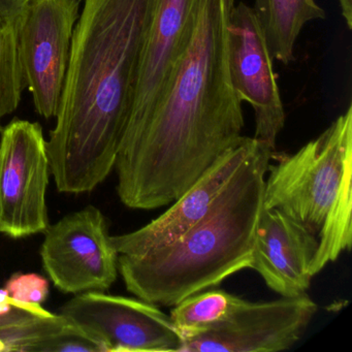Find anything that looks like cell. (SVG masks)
<instances>
[{"instance_id":"cell-1","label":"cell","mask_w":352,"mask_h":352,"mask_svg":"<svg viewBox=\"0 0 352 352\" xmlns=\"http://www.w3.org/2000/svg\"><path fill=\"white\" fill-rule=\"evenodd\" d=\"M236 0H199L192 34L164 92L123 137L117 192L131 209L170 205L242 143V100L230 80L228 24Z\"/></svg>"},{"instance_id":"cell-2","label":"cell","mask_w":352,"mask_h":352,"mask_svg":"<svg viewBox=\"0 0 352 352\" xmlns=\"http://www.w3.org/2000/svg\"><path fill=\"white\" fill-rule=\"evenodd\" d=\"M155 1H84L56 124L47 141L60 192H90L114 170Z\"/></svg>"},{"instance_id":"cell-3","label":"cell","mask_w":352,"mask_h":352,"mask_svg":"<svg viewBox=\"0 0 352 352\" xmlns=\"http://www.w3.org/2000/svg\"><path fill=\"white\" fill-rule=\"evenodd\" d=\"M273 154L258 143L207 215L174 242L143 254H119L126 289L156 306H175L250 267Z\"/></svg>"},{"instance_id":"cell-4","label":"cell","mask_w":352,"mask_h":352,"mask_svg":"<svg viewBox=\"0 0 352 352\" xmlns=\"http://www.w3.org/2000/svg\"><path fill=\"white\" fill-rule=\"evenodd\" d=\"M263 208L277 209L318 240L313 275L352 246V107L316 139L267 166Z\"/></svg>"},{"instance_id":"cell-5","label":"cell","mask_w":352,"mask_h":352,"mask_svg":"<svg viewBox=\"0 0 352 352\" xmlns=\"http://www.w3.org/2000/svg\"><path fill=\"white\" fill-rule=\"evenodd\" d=\"M51 168L38 123L15 119L0 140V232L12 239L42 234L50 226L46 195Z\"/></svg>"},{"instance_id":"cell-6","label":"cell","mask_w":352,"mask_h":352,"mask_svg":"<svg viewBox=\"0 0 352 352\" xmlns=\"http://www.w3.org/2000/svg\"><path fill=\"white\" fill-rule=\"evenodd\" d=\"M41 247L43 267L65 294L106 292L118 276V253L98 208L87 206L50 224Z\"/></svg>"},{"instance_id":"cell-7","label":"cell","mask_w":352,"mask_h":352,"mask_svg":"<svg viewBox=\"0 0 352 352\" xmlns=\"http://www.w3.org/2000/svg\"><path fill=\"white\" fill-rule=\"evenodd\" d=\"M59 314L94 340L102 352L180 351L182 340L170 317L141 298L83 292Z\"/></svg>"},{"instance_id":"cell-8","label":"cell","mask_w":352,"mask_h":352,"mask_svg":"<svg viewBox=\"0 0 352 352\" xmlns=\"http://www.w3.org/2000/svg\"><path fill=\"white\" fill-rule=\"evenodd\" d=\"M81 0H30L19 32L23 80L36 112H58Z\"/></svg>"},{"instance_id":"cell-9","label":"cell","mask_w":352,"mask_h":352,"mask_svg":"<svg viewBox=\"0 0 352 352\" xmlns=\"http://www.w3.org/2000/svg\"><path fill=\"white\" fill-rule=\"evenodd\" d=\"M316 312L307 294L269 302L240 298L224 320L183 341L179 352L283 351L302 339Z\"/></svg>"},{"instance_id":"cell-10","label":"cell","mask_w":352,"mask_h":352,"mask_svg":"<svg viewBox=\"0 0 352 352\" xmlns=\"http://www.w3.org/2000/svg\"><path fill=\"white\" fill-rule=\"evenodd\" d=\"M273 60L254 9L242 1L234 5L228 24L230 80L240 100L254 110L253 138L275 151L285 112Z\"/></svg>"},{"instance_id":"cell-11","label":"cell","mask_w":352,"mask_h":352,"mask_svg":"<svg viewBox=\"0 0 352 352\" xmlns=\"http://www.w3.org/2000/svg\"><path fill=\"white\" fill-rule=\"evenodd\" d=\"M199 3V0H156L142 49L124 135L142 124L160 100L192 34Z\"/></svg>"},{"instance_id":"cell-12","label":"cell","mask_w":352,"mask_h":352,"mask_svg":"<svg viewBox=\"0 0 352 352\" xmlns=\"http://www.w3.org/2000/svg\"><path fill=\"white\" fill-rule=\"evenodd\" d=\"M257 145L258 142L254 138L245 137L240 145L218 158L160 217L139 230L111 236L118 255L143 254L183 236L207 215L234 173Z\"/></svg>"},{"instance_id":"cell-13","label":"cell","mask_w":352,"mask_h":352,"mask_svg":"<svg viewBox=\"0 0 352 352\" xmlns=\"http://www.w3.org/2000/svg\"><path fill=\"white\" fill-rule=\"evenodd\" d=\"M318 240L305 226L277 209L261 210L250 267L281 296L306 294L310 287Z\"/></svg>"},{"instance_id":"cell-14","label":"cell","mask_w":352,"mask_h":352,"mask_svg":"<svg viewBox=\"0 0 352 352\" xmlns=\"http://www.w3.org/2000/svg\"><path fill=\"white\" fill-rule=\"evenodd\" d=\"M253 9L272 57L284 65L294 60V46L304 26L325 19V12L315 0H255Z\"/></svg>"},{"instance_id":"cell-15","label":"cell","mask_w":352,"mask_h":352,"mask_svg":"<svg viewBox=\"0 0 352 352\" xmlns=\"http://www.w3.org/2000/svg\"><path fill=\"white\" fill-rule=\"evenodd\" d=\"M30 0H0V118L17 110L23 89L19 32Z\"/></svg>"},{"instance_id":"cell-16","label":"cell","mask_w":352,"mask_h":352,"mask_svg":"<svg viewBox=\"0 0 352 352\" xmlns=\"http://www.w3.org/2000/svg\"><path fill=\"white\" fill-rule=\"evenodd\" d=\"M239 300L226 290L210 288L175 305L170 317L183 342L224 320Z\"/></svg>"},{"instance_id":"cell-17","label":"cell","mask_w":352,"mask_h":352,"mask_svg":"<svg viewBox=\"0 0 352 352\" xmlns=\"http://www.w3.org/2000/svg\"><path fill=\"white\" fill-rule=\"evenodd\" d=\"M67 320L52 314L28 322L0 327V351L38 352L45 340L60 331Z\"/></svg>"},{"instance_id":"cell-18","label":"cell","mask_w":352,"mask_h":352,"mask_svg":"<svg viewBox=\"0 0 352 352\" xmlns=\"http://www.w3.org/2000/svg\"><path fill=\"white\" fill-rule=\"evenodd\" d=\"M5 289L15 302L43 305L49 296V282L38 274L17 273L8 280Z\"/></svg>"},{"instance_id":"cell-19","label":"cell","mask_w":352,"mask_h":352,"mask_svg":"<svg viewBox=\"0 0 352 352\" xmlns=\"http://www.w3.org/2000/svg\"><path fill=\"white\" fill-rule=\"evenodd\" d=\"M102 352V347L83 331L67 321V324L55 335L45 340L38 352Z\"/></svg>"},{"instance_id":"cell-20","label":"cell","mask_w":352,"mask_h":352,"mask_svg":"<svg viewBox=\"0 0 352 352\" xmlns=\"http://www.w3.org/2000/svg\"><path fill=\"white\" fill-rule=\"evenodd\" d=\"M51 314L52 312L45 309L43 305L15 302L10 312L0 314V327L28 322V321L49 316Z\"/></svg>"},{"instance_id":"cell-21","label":"cell","mask_w":352,"mask_h":352,"mask_svg":"<svg viewBox=\"0 0 352 352\" xmlns=\"http://www.w3.org/2000/svg\"><path fill=\"white\" fill-rule=\"evenodd\" d=\"M348 30H352V0H338Z\"/></svg>"},{"instance_id":"cell-22","label":"cell","mask_w":352,"mask_h":352,"mask_svg":"<svg viewBox=\"0 0 352 352\" xmlns=\"http://www.w3.org/2000/svg\"><path fill=\"white\" fill-rule=\"evenodd\" d=\"M14 304H15V300L10 298L5 288L0 289V314H6V313L10 312L11 309L13 308Z\"/></svg>"}]
</instances>
